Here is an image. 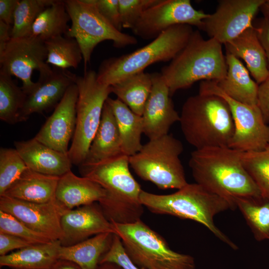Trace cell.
Returning <instances> with one entry per match:
<instances>
[{
	"label": "cell",
	"mask_w": 269,
	"mask_h": 269,
	"mask_svg": "<svg viewBox=\"0 0 269 269\" xmlns=\"http://www.w3.org/2000/svg\"><path fill=\"white\" fill-rule=\"evenodd\" d=\"M152 89L142 117L143 134L153 139L168 134L171 127L179 122L169 88L160 73H150Z\"/></svg>",
	"instance_id": "cell-17"
},
{
	"label": "cell",
	"mask_w": 269,
	"mask_h": 269,
	"mask_svg": "<svg viewBox=\"0 0 269 269\" xmlns=\"http://www.w3.org/2000/svg\"><path fill=\"white\" fill-rule=\"evenodd\" d=\"M50 269H82V268L72 261L58 259Z\"/></svg>",
	"instance_id": "cell-46"
},
{
	"label": "cell",
	"mask_w": 269,
	"mask_h": 269,
	"mask_svg": "<svg viewBox=\"0 0 269 269\" xmlns=\"http://www.w3.org/2000/svg\"><path fill=\"white\" fill-rule=\"evenodd\" d=\"M33 244L10 234L0 233V256L14 250H19Z\"/></svg>",
	"instance_id": "cell-41"
},
{
	"label": "cell",
	"mask_w": 269,
	"mask_h": 269,
	"mask_svg": "<svg viewBox=\"0 0 269 269\" xmlns=\"http://www.w3.org/2000/svg\"><path fill=\"white\" fill-rule=\"evenodd\" d=\"M28 167L15 148H0V196Z\"/></svg>",
	"instance_id": "cell-36"
},
{
	"label": "cell",
	"mask_w": 269,
	"mask_h": 269,
	"mask_svg": "<svg viewBox=\"0 0 269 269\" xmlns=\"http://www.w3.org/2000/svg\"><path fill=\"white\" fill-rule=\"evenodd\" d=\"M71 21L64 0H55L38 15L34 22L30 36L45 41L52 38L65 35L69 29Z\"/></svg>",
	"instance_id": "cell-30"
},
{
	"label": "cell",
	"mask_w": 269,
	"mask_h": 269,
	"mask_svg": "<svg viewBox=\"0 0 269 269\" xmlns=\"http://www.w3.org/2000/svg\"><path fill=\"white\" fill-rule=\"evenodd\" d=\"M99 13L116 29L122 31L119 0H92Z\"/></svg>",
	"instance_id": "cell-40"
},
{
	"label": "cell",
	"mask_w": 269,
	"mask_h": 269,
	"mask_svg": "<svg viewBox=\"0 0 269 269\" xmlns=\"http://www.w3.org/2000/svg\"><path fill=\"white\" fill-rule=\"evenodd\" d=\"M114 235L101 233L73 245L61 246L59 259L74 262L82 269H96L101 258L109 249Z\"/></svg>",
	"instance_id": "cell-28"
},
{
	"label": "cell",
	"mask_w": 269,
	"mask_h": 269,
	"mask_svg": "<svg viewBox=\"0 0 269 269\" xmlns=\"http://www.w3.org/2000/svg\"><path fill=\"white\" fill-rule=\"evenodd\" d=\"M258 106L262 112L265 122L269 125V66L266 79L259 85Z\"/></svg>",
	"instance_id": "cell-42"
},
{
	"label": "cell",
	"mask_w": 269,
	"mask_h": 269,
	"mask_svg": "<svg viewBox=\"0 0 269 269\" xmlns=\"http://www.w3.org/2000/svg\"><path fill=\"white\" fill-rule=\"evenodd\" d=\"M258 241L269 240V198L238 197L234 200Z\"/></svg>",
	"instance_id": "cell-31"
},
{
	"label": "cell",
	"mask_w": 269,
	"mask_h": 269,
	"mask_svg": "<svg viewBox=\"0 0 269 269\" xmlns=\"http://www.w3.org/2000/svg\"><path fill=\"white\" fill-rule=\"evenodd\" d=\"M179 122L185 139L195 149L229 147L234 133L228 104L215 95L199 93L188 98Z\"/></svg>",
	"instance_id": "cell-4"
},
{
	"label": "cell",
	"mask_w": 269,
	"mask_h": 269,
	"mask_svg": "<svg viewBox=\"0 0 269 269\" xmlns=\"http://www.w3.org/2000/svg\"><path fill=\"white\" fill-rule=\"evenodd\" d=\"M97 203L69 210L63 214L61 219L62 246L73 245L101 233L115 234L113 224Z\"/></svg>",
	"instance_id": "cell-19"
},
{
	"label": "cell",
	"mask_w": 269,
	"mask_h": 269,
	"mask_svg": "<svg viewBox=\"0 0 269 269\" xmlns=\"http://www.w3.org/2000/svg\"><path fill=\"white\" fill-rule=\"evenodd\" d=\"M14 145L31 170L56 176H61L71 170L72 163L68 154L53 149L34 137L27 140L15 141Z\"/></svg>",
	"instance_id": "cell-20"
},
{
	"label": "cell",
	"mask_w": 269,
	"mask_h": 269,
	"mask_svg": "<svg viewBox=\"0 0 269 269\" xmlns=\"http://www.w3.org/2000/svg\"><path fill=\"white\" fill-rule=\"evenodd\" d=\"M59 177L40 173L28 168L3 195L33 203L48 202L55 199Z\"/></svg>",
	"instance_id": "cell-24"
},
{
	"label": "cell",
	"mask_w": 269,
	"mask_h": 269,
	"mask_svg": "<svg viewBox=\"0 0 269 269\" xmlns=\"http://www.w3.org/2000/svg\"><path fill=\"white\" fill-rule=\"evenodd\" d=\"M19 0H0V20L12 26L14 14Z\"/></svg>",
	"instance_id": "cell-44"
},
{
	"label": "cell",
	"mask_w": 269,
	"mask_h": 269,
	"mask_svg": "<svg viewBox=\"0 0 269 269\" xmlns=\"http://www.w3.org/2000/svg\"><path fill=\"white\" fill-rule=\"evenodd\" d=\"M12 26L0 20V55L4 52L8 43L11 39Z\"/></svg>",
	"instance_id": "cell-45"
},
{
	"label": "cell",
	"mask_w": 269,
	"mask_h": 269,
	"mask_svg": "<svg viewBox=\"0 0 269 269\" xmlns=\"http://www.w3.org/2000/svg\"><path fill=\"white\" fill-rule=\"evenodd\" d=\"M224 45L226 53L244 60L247 69L259 85L265 80L269 63L254 25Z\"/></svg>",
	"instance_id": "cell-22"
},
{
	"label": "cell",
	"mask_w": 269,
	"mask_h": 269,
	"mask_svg": "<svg viewBox=\"0 0 269 269\" xmlns=\"http://www.w3.org/2000/svg\"><path fill=\"white\" fill-rule=\"evenodd\" d=\"M140 200L153 213L168 215L199 223L233 250L238 246L215 224L214 217L236 205L196 183L189 184L171 194L159 195L142 190Z\"/></svg>",
	"instance_id": "cell-3"
},
{
	"label": "cell",
	"mask_w": 269,
	"mask_h": 269,
	"mask_svg": "<svg viewBox=\"0 0 269 269\" xmlns=\"http://www.w3.org/2000/svg\"><path fill=\"white\" fill-rule=\"evenodd\" d=\"M0 233L15 236L33 244L52 241L45 235L30 229L13 216L1 210H0Z\"/></svg>",
	"instance_id": "cell-37"
},
{
	"label": "cell",
	"mask_w": 269,
	"mask_h": 269,
	"mask_svg": "<svg viewBox=\"0 0 269 269\" xmlns=\"http://www.w3.org/2000/svg\"><path fill=\"white\" fill-rule=\"evenodd\" d=\"M183 151L182 142L167 134L142 145L129 156L130 166L140 178L160 189H179L188 184L180 159Z\"/></svg>",
	"instance_id": "cell-8"
},
{
	"label": "cell",
	"mask_w": 269,
	"mask_h": 269,
	"mask_svg": "<svg viewBox=\"0 0 269 269\" xmlns=\"http://www.w3.org/2000/svg\"><path fill=\"white\" fill-rule=\"evenodd\" d=\"M123 28L132 29L144 11L158 0H119Z\"/></svg>",
	"instance_id": "cell-38"
},
{
	"label": "cell",
	"mask_w": 269,
	"mask_h": 269,
	"mask_svg": "<svg viewBox=\"0 0 269 269\" xmlns=\"http://www.w3.org/2000/svg\"><path fill=\"white\" fill-rule=\"evenodd\" d=\"M269 63V19L265 17L257 19L253 24Z\"/></svg>",
	"instance_id": "cell-43"
},
{
	"label": "cell",
	"mask_w": 269,
	"mask_h": 269,
	"mask_svg": "<svg viewBox=\"0 0 269 269\" xmlns=\"http://www.w3.org/2000/svg\"><path fill=\"white\" fill-rule=\"evenodd\" d=\"M106 196V191L98 183L85 177H79L71 170L59 177L55 198L68 210L95 202Z\"/></svg>",
	"instance_id": "cell-21"
},
{
	"label": "cell",
	"mask_w": 269,
	"mask_h": 269,
	"mask_svg": "<svg viewBox=\"0 0 269 269\" xmlns=\"http://www.w3.org/2000/svg\"><path fill=\"white\" fill-rule=\"evenodd\" d=\"M64 3L71 25L64 35L75 38L81 49L85 71L96 46L111 40L114 46L125 47L134 45L137 39L113 27L98 11L92 0H66Z\"/></svg>",
	"instance_id": "cell-10"
},
{
	"label": "cell",
	"mask_w": 269,
	"mask_h": 269,
	"mask_svg": "<svg viewBox=\"0 0 269 269\" xmlns=\"http://www.w3.org/2000/svg\"><path fill=\"white\" fill-rule=\"evenodd\" d=\"M47 50L46 62L63 69L77 68L83 60L77 41L66 35L56 36L44 41Z\"/></svg>",
	"instance_id": "cell-32"
},
{
	"label": "cell",
	"mask_w": 269,
	"mask_h": 269,
	"mask_svg": "<svg viewBox=\"0 0 269 269\" xmlns=\"http://www.w3.org/2000/svg\"><path fill=\"white\" fill-rule=\"evenodd\" d=\"M242 163L259 187L262 196L269 198V145L256 151L241 152Z\"/></svg>",
	"instance_id": "cell-35"
},
{
	"label": "cell",
	"mask_w": 269,
	"mask_h": 269,
	"mask_svg": "<svg viewBox=\"0 0 269 269\" xmlns=\"http://www.w3.org/2000/svg\"><path fill=\"white\" fill-rule=\"evenodd\" d=\"M208 15L195 9L189 0H158L144 11L132 30L142 39H154L177 25L187 24L201 29Z\"/></svg>",
	"instance_id": "cell-13"
},
{
	"label": "cell",
	"mask_w": 269,
	"mask_h": 269,
	"mask_svg": "<svg viewBox=\"0 0 269 269\" xmlns=\"http://www.w3.org/2000/svg\"><path fill=\"white\" fill-rule=\"evenodd\" d=\"M75 83L78 96L76 104V124L68 155L72 164L79 166L84 161L99 126L104 105L111 87L100 83L96 71H85L77 76Z\"/></svg>",
	"instance_id": "cell-9"
},
{
	"label": "cell",
	"mask_w": 269,
	"mask_h": 269,
	"mask_svg": "<svg viewBox=\"0 0 269 269\" xmlns=\"http://www.w3.org/2000/svg\"><path fill=\"white\" fill-rule=\"evenodd\" d=\"M55 0H19L14 14L11 38L30 36L33 24L40 13Z\"/></svg>",
	"instance_id": "cell-34"
},
{
	"label": "cell",
	"mask_w": 269,
	"mask_h": 269,
	"mask_svg": "<svg viewBox=\"0 0 269 269\" xmlns=\"http://www.w3.org/2000/svg\"><path fill=\"white\" fill-rule=\"evenodd\" d=\"M110 262L120 266L123 269H143L135 265L126 253L120 238L114 234L111 245L102 256L100 263Z\"/></svg>",
	"instance_id": "cell-39"
},
{
	"label": "cell",
	"mask_w": 269,
	"mask_h": 269,
	"mask_svg": "<svg viewBox=\"0 0 269 269\" xmlns=\"http://www.w3.org/2000/svg\"><path fill=\"white\" fill-rule=\"evenodd\" d=\"M60 240L32 244L0 256V266L12 269H50L59 259Z\"/></svg>",
	"instance_id": "cell-26"
},
{
	"label": "cell",
	"mask_w": 269,
	"mask_h": 269,
	"mask_svg": "<svg viewBox=\"0 0 269 269\" xmlns=\"http://www.w3.org/2000/svg\"><path fill=\"white\" fill-rule=\"evenodd\" d=\"M199 93L215 95L228 104L234 124V133L229 147L242 152L256 151L269 145V125L267 124L259 106H250L227 95L214 81H202Z\"/></svg>",
	"instance_id": "cell-11"
},
{
	"label": "cell",
	"mask_w": 269,
	"mask_h": 269,
	"mask_svg": "<svg viewBox=\"0 0 269 269\" xmlns=\"http://www.w3.org/2000/svg\"><path fill=\"white\" fill-rule=\"evenodd\" d=\"M121 153V140L117 123L111 106L106 102L99 126L82 164L97 163Z\"/></svg>",
	"instance_id": "cell-23"
},
{
	"label": "cell",
	"mask_w": 269,
	"mask_h": 269,
	"mask_svg": "<svg viewBox=\"0 0 269 269\" xmlns=\"http://www.w3.org/2000/svg\"><path fill=\"white\" fill-rule=\"evenodd\" d=\"M129 166V156L121 153L78 166L82 176L97 182L106 191L105 197L98 203L111 222L133 223L140 220L143 213L140 200L142 189Z\"/></svg>",
	"instance_id": "cell-1"
},
{
	"label": "cell",
	"mask_w": 269,
	"mask_h": 269,
	"mask_svg": "<svg viewBox=\"0 0 269 269\" xmlns=\"http://www.w3.org/2000/svg\"><path fill=\"white\" fill-rule=\"evenodd\" d=\"M242 152L228 146L195 149L189 166L196 183L235 205L236 198L261 196L242 163Z\"/></svg>",
	"instance_id": "cell-2"
},
{
	"label": "cell",
	"mask_w": 269,
	"mask_h": 269,
	"mask_svg": "<svg viewBox=\"0 0 269 269\" xmlns=\"http://www.w3.org/2000/svg\"><path fill=\"white\" fill-rule=\"evenodd\" d=\"M106 102L111 106L118 127L122 153L131 156L142 147L141 136L143 134L142 117L133 112L118 98L108 97Z\"/></svg>",
	"instance_id": "cell-27"
},
{
	"label": "cell",
	"mask_w": 269,
	"mask_h": 269,
	"mask_svg": "<svg viewBox=\"0 0 269 269\" xmlns=\"http://www.w3.org/2000/svg\"><path fill=\"white\" fill-rule=\"evenodd\" d=\"M113 224L128 255L143 269H195L194 258L175 252L165 240L141 220L131 224Z\"/></svg>",
	"instance_id": "cell-7"
},
{
	"label": "cell",
	"mask_w": 269,
	"mask_h": 269,
	"mask_svg": "<svg viewBox=\"0 0 269 269\" xmlns=\"http://www.w3.org/2000/svg\"><path fill=\"white\" fill-rule=\"evenodd\" d=\"M76 78V75L67 69L55 67L49 74L39 76L35 87L27 95L18 123L26 121L33 113L43 114L55 108Z\"/></svg>",
	"instance_id": "cell-18"
},
{
	"label": "cell",
	"mask_w": 269,
	"mask_h": 269,
	"mask_svg": "<svg viewBox=\"0 0 269 269\" xmlns=\"http://www.w3.org/2000/svg\"><path fill=\"white\" fill-rule=\"evenodd\" d=\"M152 86L150 73L141 72L132 75L112 86L117 98L134 113L142 116Z\"/></svg>",
	"instance_id": "cell-29"
},
{
	"label": "cell",
	"mask_w": 269,
	"mask_h": 269,
	"mask_svg": "<svg viewBox=\"0 0 269 269\" xmlns=\"http://www.w3.org/2000/svg\"><path fill=\"white\" fill-rule=\"evenodd\" d=\"M260 10L264 15V17L269 19V0H265L261 6Z\"/></svg>",
	"instance_id": "cell-48"
},
{
	"label": "cell",
	"mask_w": 269,
	"mask_h": 269,
	"mask_svg": "<svg viewBox=\"0 0 269 269\" xmlns=\"http://www.w3.org/2000/svg\"><path fill=\"white\" fill-rule=\"evenodd\" d=\"M265 0H221L216 11L203 20L201 30L222 44L253 26V20Z\"/></svg>",
	"instance_id": "cell-14"
},
{
	"label": "cell",
	"mask_w": 269,
	"mask_h": 269,
	"mask_svg": "<svg viewBox=\"0 0 269 269\" xmlns=\"http://www.w3.org/2000/svg\"><path fill=\"white\" fill-rule=\"evenodd\" d=\"M96 269H123L120 266L113 263L105 262L99 264Z\"/></svg>",
	"instance_id": "cell-47"
},
{
	"label": "cell",
	"mask_w": 269,
	"mask_h": 269,
	"mask_svg": "<svg viewBox=\"0 0 269 269\" xmlns=\"http://www.w3.org/2000/svg\"><path fill=\"white\" fill-rule=\"evenodd\" d=\"M222 45L215 39L206 40L199 30L194 31L184 48L161 68L171 96L198 81L219 82L225 78L228 67Z\"/></svg>",
	"instance_id": "cell-5"
},
{
	"label": "cell",
	"mask_w": 269,
	"mask_h": 269,
	"mask_svg": "<svg viewBox=\"0 0 269 269\" xmlns=\"http://www.w3.org/2000/svg\"><path fill=\"white\" fill-rule=\"evenodd\" d=\"M228 67L225 78L216 84L227 95L250 106H258L259 84L250 77L248 70L238 58L226 53Z\"/></svg>",
	"instance_id": "cell-25"
},
{
	"label": "cell",
	"mask_w": 269,
	"mask_h": 269,
	"mask_svg": "<svg viewBox=\"0 0 269 269\" xmlns=\"http://www.w3.org/2000/svg\"><path fill=\"white\" fill-rule=\"evenodd\" d=\"M27 95L11 76L0 71V119L9 124L18 123L19 114Z\"/></svg>",
	"instance_id": "cell-33"
},
{
	"label": "cell",
	"mask_w": 269,
	"mask_h": 269,
	"mask_svg": "<svg viewBox=\"0 0 269 269\" xmlns=\"http://www.w3.org/2000/svg\"><path fill=\"white\" fill-rule=\"evenodd\" d=\"M0 210L11 214L30 229L51 241H60L63 236L61 219L69 210L55 199L38 203L3 195L0 196Z\"/></svg>",
	"instance_id": "cell-15"
},
{
	"label": "cell",
	"mask_w": 269,
	"mask_h": 269,
	"mask_svg": "<svg viewBox=\"0 0 269 269\" xmlns=\"http://www.w3.org/2000/svg\"><path fill=\"white\" fill-rule=\"evenodd\" d=\"M47 56L44 42L39 38L31 36L11 38L0 55V71L19 78L21 88L27 95L36 85L31 80L33 71H38L39 76L52 71L46 62Z\"/></svg>",
	"instance_id": "cell-12"
},
{
	"label": "cell",
	"mask_w": 269,
	"mask_h": 269,
	"mask_svg": "<svg viewBox=\"0 0 269 269\" xmlns=\"http://www.w3.org/2000/svg\"><path fill=\"white\" fill-rule=\"evenodd\" d=\"M78 96L75 83L68 88L53 113L34 137L53 149L68 154L69 141L73 137L76 127Z\"/></svg>",
	"instance_id": "cell-16"
},
{
	"label": "cell",
	"mask_w": 269,
	"mask_h": 269,
	"mask_svg": "<svg viewBox=\"0 0 269 269\" xmlns=\"http://www.w3.org/2000/svg\"><path fill=\"white\" fill-rule=\"evenodd\" d=\"M194 31L189 25L173 26L133 52L105 59L99 66L97 80L111 86L143 72L152 64L170 62L186 45Z\"/></svg>",
	"instance_id": "cell-6"
}]
</instances>
